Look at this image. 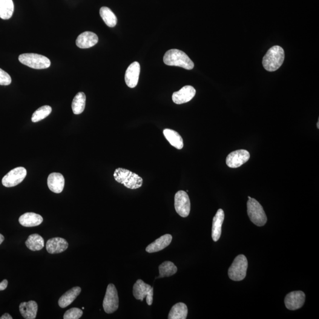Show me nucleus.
<instances>
[{
  "label": "nucleus",
  "instance_id": "1",
  "mask_svg": "<svg viewBox=\"0 0 319 319\" xmlns=\"http://www.w3.org/2000/svg\"><path fill=\"white\" fill-rule=\"evenodd\" d=\"M164 63L169 66H175L191 70L194 68V63L189 58L187 54L178 49H171L168 51L164 56Z\"/></svg>",
  "mask_w": 319,
  "mask_h": 319
},
{
  "label": "nucleus",
  "instance_id": "2",
  "mask_svg": "<svg viewBox=\"0 0 319 319\" xmlns=\"http://www.w3.org/2000/svg\"><path fill=\"white\" fill-rule=\"evenodd\" d=\"M284 51L279 46H274L267 51L263 59L264 69L269 72H274L283 65L284 60Z\"/></svg>",
  "mask_w": 319,
  "mask_h": 319
},
{
  "label": "nucleus",
  "instance_id": "3",
  "mask_svg": "<svg viewBox=\"0 0 319 319\" xmlns=\"http://www.w3.org/2000/svg\"><path fill=\"white\" fill-rule=\"evenodd\" d=\"M114 177L117 182L123 184L128 189H137L143 185L142 178L127 169H117L114 172Z\"/></svg>",
  "mask_w": 319,
  "mask_h": 319
},
{
  "label": "nucleus",
  "instance_id": "4",
  "mask_svg": "<svg viewBox=\"0 0 319 319\" xmlns=\"http://www.w3.org/2000/svg\"><path fill=\"white\" fill-rule=\"evenodd\" d=\"M247 212L250 220L258 226L266 225L267 218L263 206L257 200L250 198L247 202Z\"/></svg>",
  "mask_w": 319,
  "mask_h": 319
},
{
  "label": "nucleus",
  "instance_id": "5",
  "mask_svg": "<svg viewBox=\"0 0 319 319\" xmlns=\"http://www.w3.org/2000/svg\"><path fill=\"white\" fill-rule=\"evenodd\" d=\"M20 63L35 70H44L50 67V59L47 57L36 53H24L19 56Z\"/></svg>",
  "mask_w": 319,
  "mask_h": 319
},
{
  "label": "nucleus",
  "instance_id": "6",
  "mask_svg": "<svg viewBox=\"0 0 319 319\" xmlns=\"http://www.w3.org/2000/svg\"><path fill=\"white\" fill-rule=\"evenodd\" d=\"M247 269L248 260L245 255H238L228 270L230 279L235 281L243 280L246 277Z\"/></svg>",
  "mask_w": 319,
  "mask_h": 319
},
{
  "label": "nucleus",
  "instance_id": "7",
  "mask_svg": "<svg viewBox=\"0 0 319 319\" xmlns=\"http://www.w3.org/2000/svg\"><path fill=\"white\" fill-rule=\"evenodd\" d=\"M119 307V298L116 286L110 284L106 289L104 299L103 301V307L104 311L111 314L116 312Z\"/></svg>",
  "mask_w": 319,
  "mask_h": 319
},
{
  "label": "nucleus",
  "instance_id": "8",
  "mask_svg": "<svg viewBox=\"0 0 319 319\" xmlns=\"http://www.w3.org/2000/svg\"><path fill=\"white\" fill-rule=\"evenodd\" d=\"M27 176V171L23 167H19L11 171L5 175L2 179V183L7 188H11L19 185Z\"/></svg>",
  "mask_w": 319,
  "mask_h": 319
},
{
  "label": "nucleus",
  "instance_id": "9",
  "mask_svg": "<svg viewBox=\"0 0 319 319\" xmlns=\"http://www.w3.org/2000/svg\"><path fill=\"white\" fill-rule=\"evenodd\" d=\"M175 210L180 217L186 218L191 212V201L186 192H177L174 197Z\"/></svg>",
  "mask_w": 319,
  "mask_h": 319
},
{
  "label": "nucleus",
  "instance_id": "10",
  "mask_svg": "<svg viewBox=\"0 0 319 319\" xmlns=\"http://www.w3.org/2000/svg\"><path fill=\"white\" fill-rule=\"evenodd\" d=\"M250 158L249 152L245 150H238L232 152L226 157L227 166L231 168H238L248 162Z\"/></svg>",
  "mask_w": 319,
  "mask_h": 319
},
{
  "label": "nucleus",
  "instance_id": "11",
  "mask_svg": "<svg viewBox=\"0 0 319 319\" xmlns=\"http://www.w3.org/2000/svg\"><path fill=\"white\" fill-rule=\"evenodd\" d=\"M306 300V295L303 292L295 291L289 293L284 299L287 309L295 310L299 309L304 305Z\"/></svg>",
  "mask_w": 319,
  "mask_h": 319
},
{
  "label": "nucleus",
  "instance_id": "12",
  "mask_svg": "<svg viewBox=\"0 0 319 319\" xmlns=\"http://www.w3.org/2000/svg\"><path fill=\"white\" fill-rule=\"evenodd\" d=\"M195 95H196L195 89L192 86L187 85L179 91L175 92L172 96V99L176 104H182L193 99Z\"/></svg>",
  "mask_w": 319,
  "mask_h": 319
},
{
  "label": "nucleus",
  "instance_id": "13",
  "mask_svg": "<svg viewBox=\"0 0 319 319\" xmlns=\"http://www.w3.org/2000/svg\"><path fill=\"white\" fill-rule=\"evenodd\" d=\"M140 65L139 62H134L129 66L126 71L125 80L126 85L131 88L136 87L139 82Z\"/></svg>",
  "mask_w": 319,
  "mask_h": 319
},
{
  "label": "nucleus",
  "instance_id": "14",
  "mask_svg": "<svg viewBox=\"0 0 319 319\" xmlns=\"http://www.w3.org/2000/svg\"><path fill=\"white\" fill-rule=\"evenodd\" d=\"M98 42L97 34L91 31H85L77 37L76 45L80 49H88L94 47Z\"/></svg>",
  "mask_w": 319,
  "mask_h": 319
},
{
  "label": "nucleus",
  "instance_id": "15",
  "mask_svg": "<svg viewBox=\"0 0 319 319\" xmlns=\"http://www.w3.org/2000/svg\"><path fill=\"white\" fill-rule=\"evenodd\" d=\"M68 243L64 238L56 237L48 241L46 248L50 254H59L68 248Z\"/></svg>",
  "mask_w": 319,
  "mask_h": 319
},
{
  "label": "nucleus",
  "instance_id": "16",
  "mask_svg": "<svg viewBox=\"0 0 319 319\" xmlns=\"http://www.w3.org/2000/svg\"><path fill=\"white\" fill-rule=\"evenodd\" d=\"M48 186L51 192L60 194L65 186V178L62 174L52 173L48 178Z\"/></svg>",
  "mask_w": 319,
  "mask_h": 319
},
{
  "label": "nucleus",
  "instance_id": "17",
  "mask_svg": "<svg viewBox=\"0 0 319 319\" xmlns=\"http://www.w3.org/2000/svg\"><path fill=\"white\" fill-rule=\"evenodd\" d=\"M224 218H225V214L222 209H220L213 219L212 237L215 242L219 240L221 237Z\"/></svg>",
  "mask_w": 319,
  "mask_h": 319
},
{
  "label": "nucleus",
  "instance_id": "18",
  "mask_svg": "<svg viewBox=\"0 0 319 319\" xmlns=\"http://www.w3.org/2000/svg\"><path fill=\"white\" fill-rule=\"evenodd\" d=\"M172 241V236L170 234H166L155 240L153 243L150 244L146 249L148 253H153L162 251L171 244Z\"/></svg>",
  "mask_w": 319,
  "mask_h": 319
},
{
  "label": "nucleus",
  "instance_id": "19",
  "mask_svg": "<svg viewBox=\"0 0 319 319\" xmlns=\"http://www.w3.org/2000/svg\"><path fill=\"white\" fill-rule=\"evenodd\" d=\"M43 218L33 212L25 213L19 218V223L25 227H33L40 225L43 222Z\"/></svg>",
  "mask_w": 319,
  "mask_h": 319
},
{
  "label": "nucleus",
  "instance_id": "20",
  "mask_svg": "<svg viewBox=\"0 0 319 319\" xmlns=\"http://www.w3.org/2000/svg\"><path fill=\"white\" fill-rule=\"evenodd\" d=\"M20 312L25 319H34L36 318L38 306L36 301H29L20 304Z\"/></svg>",
  "mask_w": 319,
  "mask_h": 319
},
{
  "label": "nucleus",
  "instance_id": "21",
  "mask_svg": "<svg viewBox=\"0 0 319 319\" xmlns=\"http://www.w3.org/2000/svg\"><path fill=\"white\" fill-rule=\"evenodd\" d=\"M80 292H81V289L79 287H74L69 290L59 298V306L61 308H65V307L70 306L80 294Z\"/></svg>",
  "mask_w": 319,
  "mask_h": 319
},
{
  "label": "nucleus",
  "instance_id": "22",
  "mask_svg": "<svg viewBox=\"0 0 319 319\" xmlns=\"http://www.w3.org/2000/svg\"><path fill=\"white\" fill-rule=\"evenodd\" d=\"M163 134L167 140L174 147L181 150L183 147L184 144L182 137L177 131L171 129H165L163 131Z\"/></svg>",
  "mask_w": 319,
  "mask_h": 319
},
{
  "label": "nucleus",
  "instance_id": "23",
  "mask_svg": "<svg viewBox=\"0 0 319 319\" xmlns=\"http://www.w3.org/2000/svg\"><path fill=\"white\" fill-rule=\"evenodd\" d=\"M151 286L145 283L142 280H138L134 284L133 287V295L137 300L143 301L144 298L146 297Z\"/></svg>",
  "mask_w": 319,
  "mask_h": 319
},
{
  "label": "nucleus",
  "instance_id": "24",
  "mask_svg": "<svg viewBox=\"0 0 319 319\" xmlns=\"http://www.w3.org/2000/svg\"><path fill=\"white\" fill-rule=\"evenodd\" d=\"M188 307L185 303H178L173 307L169 312V319H185L188 316Z\"/></svg>",
  "mask_w": 319,
  "mask_h": 319
},
{
  "label": "nucleus",
  "instance_id": "25",
  "mask_svg": "<svg viewBox=\"0 0 319 319\" xmlns=\"http://www.w3.org/2000/svg\"><path fill=\"white\" fill-rule=\"evenodd\" d=\"M25 245L31 251H40L45 246L44 240L39 234H32L30 235L25 241Z\"/></svg>",
  "mask_w": 319,
  "mask_h": 319
},
{
  "label": "nucleus",
  "instance_id": "26",
  "mask_svg": "<svg viewBox=\"0 0 319 319\" xmlns=\"http://www.w3.org/2000/svg\"><path fill=\"white\" fill-rule=\"evenodd\" d=\"M86 105V96L83 93H78L74 97L72 103V109L74 114L78 115L83 113Z\"/></svg>",
  "mask_w": 319,
  "mask_h": 319
},
{
  "label": "nucleus",
  "instance_id": "27",
  "mask_svg": "<svg viewBox=\"0 0 319 319\" xmlns=\"http://www.w3.org/2000/svg\"><path fill=\"white\" fill-rule=\"evenodd\" d=\"M13 0H0V18L10 19L14 12Z\"/></svg>",
  "mask_w": 319,
  "mask_h": 319
},
{
  "label": "nucleus",
  "instance_id": "28",
  "mask_svg": "<svg viewBox=\"0 0 319 319\" xmlns=\"http://www.w3.org/2000/svg\"><path fill=\"white\" fill-rule=\"evenodd\" d=\"M99 13L103 22L108 27H114L116 26L117 24V18L110 8L102 7L100 8Z\"/></svg>",
  "mask_w": 319,
  "mask_h": 319
},
{
  "label": "nucleus",
  "instance_id": "29",
  "mask_svg": "<svg viewBox=\"0 0 319 319\" xmlns=\"http://www.w3.org/2000/svg\"><path fill=\"white\" fill-rule=\"evenodd\" d=\"M177 268L171 261H165L159 266L160 275L158 278L171 277L176 274Z\"/></svg>",
  "mask_w": 319,
  "mask_h": 319
},
{
  "label": "nucleus",
  "instance_id": "30",
  "mask_svg": "<svg viewBox=\"0 0 319 319\" xmlns=\"http://www.w3.org/2000/svg\"><path fill=\"white\" fill-rule=\"evenodd\" d=\"M51 113V108L50 106L45 105L41 106L33 114L31 121H32L33 123L39 122L49 116Z\"/></svg>",
  "mask_w": 319,
  "mask_h": 319
},
{
  "label": "nucleus",
  "instance_id": "31",
  "mask_svg": "<svg viewBox=\"0 0 319 319\" xmlns=\"http://www.w3.org/2000/svg\"><path fill=\"white\" fill-rule=\"evenodd\" d=\"M83 315L82 310L78 308H73L68 310L63 316L64 319H79Z\"/></svg>",
  "mask_w": 319,
  "mask_h": 319
},
{
  "label": "nucleus",
  "instance_id": "32",
  "mask_svg": "<svg viewBox=\"0 0 319 319\" xmlns=\"http://www.w3.org/2000/svg\"><path fill=\"white\" fill-rule=\"evenodd\" d=\"M11 83V77L10 74L0 68V85H9Z\"/></svg>",
  "mask_w": 319,
  "mask_h": 319
},
{
  "label": "nucleus",
  "instance_id": "33",
  "mask_svg": "<svg viewBox=\"0 0 319 319\" xmlns=\"http://www.w3.org/2000/svg\"><path fill=\"white\" fill-rule=\"evenodd\" d=\"M146 298L147 303L148 306H151L153 301V287H151L150 291H149Z\"/></svg>",
  "mask_w": 319,
  "mask_h": 319
},
{
  "label": "nucleus",
  "instance_id": "34",
  "mask_svg": "<svg viewBox=\"0 0 319 319\" xmlns=\"http://www.w3.org/2000/svg\"><path fill=\"white\" fill-rule=\"evenodd\" d=\"M8 286V281L4 280L2 282L0 283V291H2L7 288Z\"/></svg>",
  "mask_w": 319,
  "mask_h": 319
},
{
  "label": "nucleus",
  "instance_id": "35",
  "mask_svg": "<svg viewBox=\"0 0 319 319\" xmlns=\"http://www.w3.org/2000/svg\"><path fill=\"white\" fill-rule=\"evenodd\" d=\"M0 319H13V318L8 313H5L0 318Z\"/></svg>",
  "mask_w": 319,
  "mask_h": 319
},
{
  "label": "nucleus",
  "instance_id": "36",
  "mask_svg": "<svg viewBox=\"0 0 319 319\" xmlns=\"http://www.w3.org/2000/svg\"><path fill=\"white\" fill-rule=\"evenodd\" d=\"M4 240V237L3 235L0 234V245H1L2 242H3Z\"/></svg>",
  "mask_w": 319,
  "mask_h": 319
},
{
  "label": "nucleus",
  "instance_id": "37",
  "mask_svg": "<svg viewBox=\"0 0 319 319\" xmlns=\"http://www.w3.org/2000/svg\"><path fill=\"white\" fill-rule=\"evenodd\" d=\"M317 126H318V128L319 129V121H318Z\"/></svg>",
  "mask_w": 319,
  "mask_h": 319
}]
</instances>
